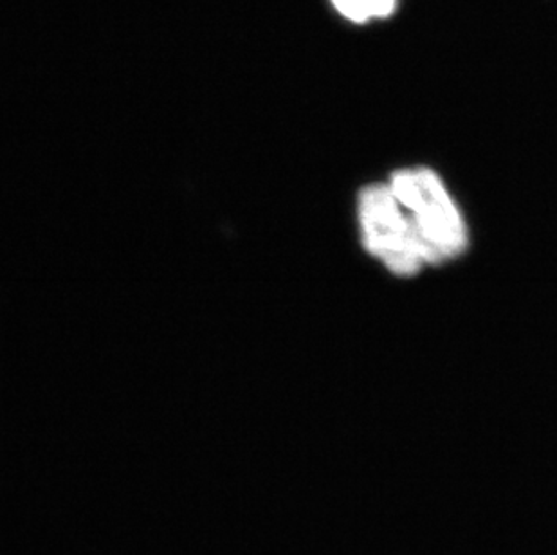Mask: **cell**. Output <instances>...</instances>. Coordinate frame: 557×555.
Segmentation results:
<instances>
[{
	"instance_id": "1",
	"label": "cell",
	"mask_w": 557,
	"mask_h": 555,
	"mask_svg": "<svg viewBox=\"0 0 557 555\" xmlns=\"http://www.w3.org/2000/svg\"><path fill=\"white\" fill-rule=\"evenodd\" d=\"M389 188L413 222L426 262H441L462 251V219L432 170L416 168L395 173Z\"/></svg>"
},
{
	"instance_id": "3",
	"label": "cell",
	"mask_w": 557,
	"mask_h": 555,
	"mask_svg": "<svg viewBox=\"0 0 557 555\" xmlns=\"http://www.w3.org/2000/svg\"><path fill=\"white\" fill-rule=\"evenodd\" d=\"M345 18L352 22H369L388 16L397 0H331Z\"/></svg>"
},
{
	"instance_id": "2",
	"label": "cell",
	"mask_w": 557,
	"mask_h": 555,
	"mask_svg": "<svg viewBox=\"0 0 557 555\" xmlns=\"http://www.w3.org/2000/svg\"><path fill=\"white\" fill-rule=\"evenodd\" d=\"M359 215L367 246L394 273H416L424 257V247L413 222L388 186L372 184L359 197Z\"/></svg>"
}]
</instances>
